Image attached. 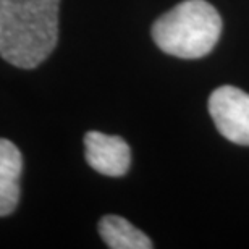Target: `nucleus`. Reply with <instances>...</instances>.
Segmentation results:
<instances>
[{"label":"nucleus","instance_id":"6","mask_svg":"<svg viewBox=\"0 0 249 249\" xmlns=\"http://www.w3.org/2000/svg\"><path fill=\"white\" fill-rule=\"evenodd\" d=\"M99 233L112 249H151L152 241L120 215H106L99 222Z\"/></svg>","mask_w":249,"mask_h":249},{"label":"nucleus","instance_id":"5","mask_svg":"<svg viewBox=\"0 0 249 249\" xmlns=\"http://www.w3.org/2000/svg\"><path fill=\"white\" fill-rule=\"evenodd\" d=\"M23 157L8 139L0 138V217L10 215L19 201V178Z\"/></svg>","mask_w":249,"mask_h":249},{"label":"nucleus","instance_id":"2","mask_svg":"<svg viewBox=\"0 0 249 249\" xmlns=\"http://www.w3.org/2000/svg\"><path fill=\"white\" fill-rule=\"evenodd\" d=\"M222 26L220 15L209 2L185 0L154 23L152 39L168 55L193 60L212 52Z\"/></svg>","mask_w":249,"mask_h":249},{"label":"nucleus","instance_id":"4","mask_svg":"<svg viewBox=\"0 0 249 249\" xmlns=\"http://www.w3.org/2000/svg\"><path fill=\"white\" fill-rule=\"evenodd\" d=\"M86 160L101 175L123 177L131 165V149L120 136L89 131L84 136Z\"/></svg>","mask_w":249,"mask_h":249},{"label":"nucleus","instance_id":"3","mask_svg":"<svg viewBox=\"0 0 249 249\" xmlns=\"http://www.w3.org/2000/svg\"><path fill=\"white\" fill-rule=\"evenodd\" d=\"M209 112L228 141L249 146V94L235 86H220L209 97Z\"/></svg>","mask_w":249,"mask_h":249},{"label":"nucleus","instance_id":"1","mask_svg":"<svg viewBox=\"0 0 249 249\" xmlns=\"http://www.w3.org/2000/svg\"><path fill=\"white\" fill-rule=\"evenodd\" d=\"M60 0H0V57L31 70L53 52L58 41Z\"/></svg>","mask_w":249,"mask_h":249}]
</instances>
